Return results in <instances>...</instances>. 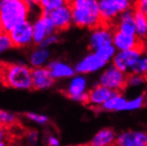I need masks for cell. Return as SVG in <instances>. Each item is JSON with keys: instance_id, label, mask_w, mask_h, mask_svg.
<instances>
[{"instance_id": "cell-1", "label": "cell", "mask_w": 147, "mask_h": 146, "mask_svg": "<svg viewBox=\"0 0 147 146\" xmlns=\"http://www.w3.org/2000/svg\"><path fill=\"white\" fill-rule=\"evenodd\" d=\"M32 2L23 0L0 1V31L9 33L16 26L28 20Z\"/></svg>"}, {"instance_id": "cell-2", "label": "cell", "mask_w": 147, "mask_h": 146, "mask_svg": "<svg viewBox=\"0 0 147 146\" xmlns=\"http://www.w3.org/2000/svg\"><path fill=\"white\" fill-rule=\"evenodd\" d=\"M32 69L20 63H9L0 60V83L16 89H32Z\"/></svg>"}, {"instance_id": "cell-3", "label": "cell", "mask_w": 147, "mask_h": 146, "mask_svg": "<svg viewBox=\"0 0 147 146\" xmlns=\"http://www.w3.org/2000/svg\"><path fill=\"white\" fill-rule=\"evenodd\" d=\"M72 11L73 23L80 28H98L102 24L98 2L95 0L69 1Z\"/></svg>"}, {"instance_id": "cell-4", "label": "cell", "mask_w": 147, "mask_h": 146, "mask_svg": "<svg viewBox=\"0 0 147 146\" xmlns=\"http://www.w3.org/2000/svg\"><path fill=\"white\" fill-rule=\"evenodd\" d=\"M131 4L128 0H101L98 2V9L101 22H110L118 14L129 10Z\"/></svg>"}, {"instance_id": "cell-5", "label": "cell", "mask_w": 147, "mask_h": 146, "mask_svg": "<svg viewBox=\"0 0 147 146\" xmlns=\"http://www.w3.org/2000/svg\"><path fill=\"white\" fill-rule=\"evenodd\" d=\"M128 77L125 73L120 71L114 66H112L104 71L99 78V83L101 86L106 87L113 91L122 89L127 85Z\"/></svg>"}, {"instance_id": "cell-6", "label": "cell", "mask_w": 147, "mask_h": 146, "mask_svg": "<svg viewBox=\"0 0 147 146\" xmlns=\"http://www.w3.org/2000/svg\"><path fill=\"white\" fill-rule=\"evenodd\" d=\"M9 35L13 47H26L33 43V25L26 20L12 29Z\"/></svg>"}, {"instance_id": "cell-7", "label": "cell", "mask_w": 147, "mask_h": 146, "mask_svg": "<svg viewBox=\"0 0 147 146\" xmlns=\"http://www.w3.org/2000/svg\"><path fill=\"white\" fill-rule=\"evenodd\" d=\"M33 25V43L41 44L49 36L53 35L56 28L51 22L48 14L42 13Z\"/></svg>"}, {"instance_id": "cell-8", "label": "cell", "mask_w": 147, "mask_h": 146, "mask_svg": "<svg viewBox=\"0 0 147 146\" xmlns=\"http://www.w3.org/2000/svg\"><path fill=\"white\" fill-rule=\"evenodd\" d=\"M87 81L82 75L73 76L67 89V96L75 101L88 104V93H86Z\"/></svg>"}, {"instance_id": "cell-9", "label": "cell", "mask_w": 147, "mask_h": 146, "mask_svg": "<svg viewBox=\"0 0 147 146\" xmlns=\"http://www.w3.org/2000/svg\"><path fill=\"white\" fill-rule=\"evenodd\" d=\"M141 58L140 50H122L113 57V66L120 71L126 73L131 70L134 65Z\"/></svg>"}, {"instance_id": "cell-10", "label": "cell", "mask_w": 147, "mask_h": 146, "mask_svg": "<svg viewBox=\"0 0 147 146\" xmlns=\"http://www.w3.org/2000/svg\"><path fill=\"white\" fill-rule=\"evenodd\" d=\"M46 14H48L56 30L59 31L66 30L70 27L71 23L73 22L72 11L69 2H67V4H65L64 5H62L59 8Z\"/></svg>"}, {"instance_id": "cell-11", "label": "cell", "mask_w": 147, "mask_h": 146, "mask_svg": "<svg viewBox=\"0 0 147 146\" xmlns=\"http://www.w3.org/2000/svg\"><path fill=\"white\" fill-rule=\"evenodd\" d=\"M31 82H32L33 89L40 90L51 87L54 83V79L51 76L49 69L43 67L32 69Z\"/></svg>"}, {"instance_id": "cell-12", "label": "cell", "mask_w": 147, "mask_h": 146, "mask_svg": "<svg viewBox=\"0 0 147 146\" xmlns=\"http://www.w3.org/2000/svg\"><path fill=\"white\" fill-rule=\"evenodd\" d=\"M118 146H147V132L126 131L116 138Z\"/></svg>"}, {"instance_id": "cell-13", "label": "cell", "mask_w": 147, "mask_h": 146, "mask_svg": "<svg viewBox=\"0 0 147 146\" xmlns=\"http://www.w3.org/2000/svg\"><path fill=\"white\" fill-rule=\"evenodd\" d=\"M113 44L114 47L122 50H140L142 46L140 45V41L138 38V36L127 35L119 31H116L113 36Z\"/></svg>"}, {"instance_id": "cell-14", "label": "cell", "mask_w": 147, "mask_h": 146, "mask_svg": "<svg viewBox=\"0 0 147 146\" xmlns=\"http://www.w3.org/2000/svg\"><path fill=\"white\" fill-rule=\"evenodd\" d=\"M118 94L119 92L117 91H113L104 86L98 85L88 92V103L93 106H99Z\"/></svg>"}, {"instance_id": "cell-15", "label": "cell", "mask_w": 147, "mask_h": 146, "mask_svg": "<svg viewBox=\"0 0 147 146\" xmlns=\"http://www.w3.org/2000/svg\"><path fill=\"white\" fill-rule=\"evenodd\" d=\"M106 63L100 60L95 53L87 55L76 66L75 71L79 74H89L101 69Z\"/></svg>"}, {"instance_id": "cell-16", "label": "cell", "mask_w": 147, "mask_h": 146, "mask_svg": "<svg viewBox=\"0 0 147 146\" xmlns=\"http://www.w3.org/2000/svg\"><path fill=\"white\" fill-rule=\"evenodd\" d=\"M47 68L49 69L51 76L53 79H61L73 77L75 75V69L69 65L61 61H52L48 65Z\"/></svg>"}, {"instance_id": "cell-17", "label": "cell", "mask_w": 147, "mask_h": 146, "mask_svg": "<svg viewBox=\"0 0 147 146\" xmlns=\"http://www.w3.org/2000/svg\"><path fill=\"white\" fill-rule=\"evenodd\" d=\"M113 43V36L110 31L104 28H98L94 30L90 39V45L91 49L97 50L99 47Z\"/></svg>"}, {"instance_id": "cell-18", "label": "cell", "mask_w": 147, "mask_h": 146, "mask_svg": "<svg viewBox=\"0 0 147 146\" xmlns=\"http://www.w3.org/2000/svg\"><path fill=\"white\" fill-rule=\"evenodd\" d=\"M116 140L115 133L111 129H103L92 137L90 146H110Z\"/></svg>"}, {"instance_id": "cell-19", "label": "cell", "mask_w": 147, "mask_h": 146, "mask_svg": "<svg viewBox=\"0 0 147 146\" xmlns=\"http://www.w3.org/2000/svg\"><path fill=\"white\" fill-rule=\"evenodd\" d=\"M117 31L127 35L136 36V28L134 25L133 12H131L130 10H128V11H126L121 14Z\"/></svg>"}, {"instance_id": "cell-20", "label": "cell", "mask_w": 147, "mask_h": 146, "mask_svg": "<svg viewBox=\"0 0 147 146\" xmlns=\"http://www.w3.org/2000/svg\"><path fill=\"white\" fill-rule=\"evenodd\" d=\"M50 57V51L45 48H38L35 50L29 57V62L34 68L43 67Z\"/></svg>"}, {"instance_id": "cell-21", "label": "cell", "mask_w": 147, "mask_h": 146, "mask_svg": "<svg viewBox=\"0 0 147 146\" xmlns=\"http://www.w3.org/2000/svg\"><path fill=\"white\" fill-rule=\"evenodd\" d=\"M133 16L136 36L139 37L145 36L147 35V16L136 10L133 12Z\"/></svg>"}, {"instance_id": "cell-22", "label": "cell", "mask_w": 147, "mask_h": 146, "mask_svg": "<svg viewBox=\"0 0 147 146\" xmlns=\"http://www.w3.org/2000/svg\"><path fill=\"white\" fill-rule=\"evenodd\" d=\"M115 51H116V48L114 47V45L112 43L99 47L95 50L94 53L97 55V57L100 60H102L107 64L111 59H113L115 56Z\"/></svg>"}, {"instance_id": "cell-23", "label": "cell", "mask_w": 147, "mask_h": 146, "mask_svg": "<svg viewBox=\"0 0 147 146\" xmlns=\"http://www.w3.org/2000/svg\"><path fill=\"white\" fill-rule=\"evenodd\" d=\"M126 102L127 100L122 98L120 94H118V95H115L114 97L111 98L101 106L106 111H122Z\"/></svg>"}, {"instance_id": "cell-24", "label": "cell", "mask_w": 147, "mask_h": 146, "mask_svg": "<svg viewBox=\"0 0 147 146\" xmlns=\"http://www.w3.org/2000/svg\"><path fill=\"white\" fill-rule=\"evenodd\" d=\"M67 1H64V0H40L36 2V5L41 8L42 13H50L67 4Z\"/></svg>"}, {"instance_id": "cell-25", "label": "cell", "mask_w": 147, "mask_h": 146, "mask_svg": "<svg viewBox=\"0 0 147 146\" xmlns=\"http://www.w3.org/2000/svg\"><path fill=\"white\" fill-rule=\"evenodd\" d=\"M18 122H19L18 118L14 114L5 111H0V125L1 126L7 129L10 127L16 126Z\"/></svg>"}, {"instance_id": "cell-26", "label": "cell", "mask_w": 147, "mask_h": 146, "mask_svg": "<svg viewBox=\"0 0 147 146\" xmlns=\"http://www.w3.org/2000/svg\"><path fill=\"white\" fill-rule=\"evenodd\" d=\"M145 103V97L144 96H138L131 100H127L122 111H134L136 109L141 108Z\"/></svg>"}, {"instance_id": "cell-27", "label": "cell", "mask_w": 147, "mask_h": 146, "mask_svg": "<svg viewBox=\"0 0 147 146\" xmlns=\"http://www.w3.org/2000/svg\"><path fill=\"white\" fill-rule=\"evenodd\" d=\"M13 47V44L9 33L0 31V54L4 53L5 51L10 50Z\"/></svg>"}, {"instance_id": "cell-28", "label": "cell", "mask_w": 147, "mask_h": 146, "mask_svg": "<svg viewBox=\"0 0 147 146\" xmlns=\"http://www.w3.org/2000/svg\"><path fill=\"white\" fill-rule=\"evenodd\" d=\"M130 72L133 75H144L147 74V57L140 58L138 61L131 68Z\"/></svg>"}, {"instance_id": "cell-29", "label": "cell", "mask_w": 147, "mask_h": 146, "mask_svg": "<svg viewBox=\"0 0 147 146\" xmlns=\"http://www.w3.org/2000/svg\"><path fill=\"white\" fill-rule=\"evenodd\" d=\"M26 116L28 120L36 122L38 124H45L48 121V117L44 114H38L36 112H28Z\"/></svg>"}, {"instance_id": "cell-30", "label": "cell", "mask_w": 147, "mask_h": 146, "mask_svg": "<svg viewBox=\"0 0 147 146\" xmlns=\"http://www.w3.org/2000/svg\"><path fill=\"white\" fill-rule=\"evenodd\" d=\"M144 82V77L139 75H132L128 77L127 84L131 86H139Z\"/></svg>"}, {"instance_id": "cell-31", "label": "cell", "mask_w": 147, "mask_h": 146, "mask_svg": "<svg viewBox=\"0 0 147 146\" xmlns=\"http://www.w3.org/2000/svg\"><path fill=\"white\" fill-rule=\"evenodd\" d=\"M58 42V37L53 34V35H51L49 36H47L44 41L43 43L40 44V47L42 48H45L47 49V47H49L50 45L53 44H56Z\"/></svg>"}, {"instance_id": "cell-32", "label": "cell", "mask_w": 147, "mask_h": 146, "mask_svg": "<svg viewBox=\"0 0 147 146\" xmlns=\"http://www.w3.org/2000/svg\"><path fill=\"white\" fill-rule=\"evenodd\" d=\"M135 10L147 16V0H140L135 3Z\"/></svg>"}, {"instance_id": "cell-33", "label": "cell", "mask_w": 147, "mask_h": 146, "mask_svg": "<svg viewBox=\"0 0 147 146\" xmlns=\"http://www.w3.org/2000/svg\"><path fill=\"white\" fill-rule=\"evenodd\" d=\"M27 138L30 145H36L38 142V134L36 131H28Z\"/></svg>"}, {"instance_id": "cell-34", "label": "cell", "mask_w": 147, "mask_h": 146, "mask_svg": "<svg viewBox=\"0 0 147 146\" xmlns=\"http://www.w3.org/2000/svg\"><path fill=\"white\" fill-rule=\"evenodd\" d=\"M48 142V146H59V140L58 139L57 137L54 135H50L47 139Z\"/></svg>"}, {"instance_id": "cell-35", "label": "cell", "mask_w": 147, "mask_h": 146, "mask_svg": "<svg viewBox=\"0 0 147 146\" xmlns=\"http://www.w3.org/2000/svg\"><path fill=\"white\" fill-rule=\"evenodd\" d=\"M6 130H7V129H5V127H3V126H1V125H0V143L4 142L5 140V137H6Z\"/></svg>"}, {"instance_id": "cell-36", "label": "cell", "mask_w": 147, "mask_h": 146, "mask_svg": "<svg viewBox=\"0 0 147 146\" xmlns=\"http://www.w3.org/2000/svg\"><path fill=\"white\" fill-rule=\"evenodd\" d=\"M0 146H10L6 142H1V143H0Z\"/></svg>"}, {"instance_id": "cell-37", "label": "cell", "mask_w": 147, "mask_h": 146, "mask_svg": "<svg viewBox=\"0 0 147 146\" xmlns=\"http://www.w3.org/2000/svg\"><path fill=\"white\" fill-rule=\"evenodd\" d=\"M145 96H146V98H147V87H146V90H145Z\"/></svg>"}, {"instance_id": "cell-38", "label": "cell", "mask_w": 147, "mask_h": 146, "mask_svg": "<svg viewBox=\"0 0 147 146\" xmlns=\"http://www.w3.org/2000/svg\"><path fill=\"white\" fill-rule=\"evenodd\" d=\"M146 75H147V74H146Z\"/></svg>"}]
</instances>
